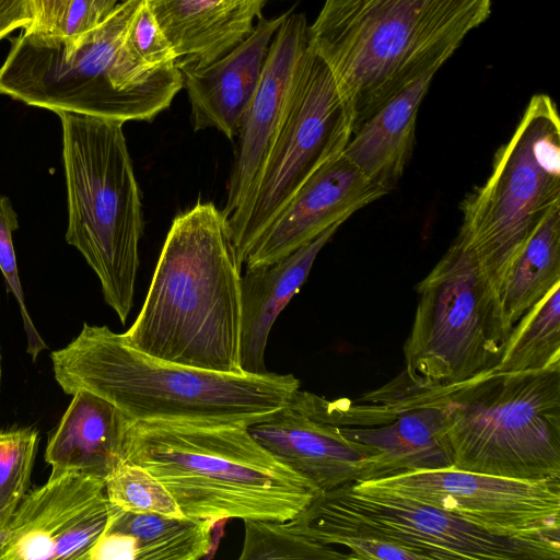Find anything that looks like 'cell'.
I'll list each match as a JSON object with an SVG mask.
<instances>
[{"label":"cell","mask_w":560,"mask_h":560,"mask_svg":"<svg viewBox=\"0 0 560 560\" xmlns=\"http://www.w3.org/2000/svg\"><path fill=\"white\" fill-rule=\"evenodd\" d=\"M452 401L455 468L515 479L560 477V364L487 372L455 384Z\"/></svg>","instance_id":"obj_8"},{"label":"cell","mask_w":560,"mask_h":560,"mask_svg":"<svg viewBox=\"0 0 560 560\" xmlns=\"http://www.w3.org/2000/svg\"><path fill=\"white\" fill-rule=\"evenodd\" d=\"M0 383H1V354H0Z\"/></svg>","instance_id":"obj_36"},{"label":"cell","mask_w":560,"mask_h":560,"mask_svg":"<svg viewBox=\"0 0 560 560\" xmlns=\"http://www.w3.org/2000/svg\"><path fill=\"white\" fill-rule=\"evenodd\" d=\"M38 445L32 428H0V513L15 511L25 495Z\"/></svg>","instance_id":"obj_28"},{"label":"cell","mask_w":560,"mask_h":560,"mask_svg":"<svg viewBox=\"0 0 560 560\" xmlns=\"http://www.w3.org/2000/svg\"><path fill=\"white\" fill-rule=\"evenodd\" d=\"M352 121L328 65L308 46L289 103L254 186L226 218L237 261L279 211L318 168L340 155Z\"/></svg>","instance_id":"obj_11"},{"label":"cell","mask_w":560,"mask_h":560,"mask_svg":"<svg viewBox=\"0 0 560 560\" xmlns=\"http://www.w3.org/2000/svg\"><path fill=\"white\" fill-rule=\"evenodd\" d=\"M13 513L14 511H5L0 513V551L5 544L9 533V525Z\"/></svg>","instance_id":"obj_35"},{"label":"cell","mask_w":560,"mask_h":560,"mask_svg":"<svg viewBox=\"0 0 560 560\" xmlns=\"http://www.w3.org/2000/svg\"><path fill=\"white\" fill-rule=\"evenodd\" d=\"M248 427L231 421L132 422L125 460L158 478L187 517L288 522L323 491L266 450Z\"/></svg>","instance_id":"obj_2"},{"label":"cell","mask_w":560,"mask_h":560,"mask_svg":"<svg viewBox=\"0 0 560 560\" xmlns=\"http://www.w3.org/2000/svg\"><path fill=\"white\" fill-rule=\"evenodd\" d=\"M268 0H147L182 70L209 65L254 30Z\"/></svg>","instance_id":"obj_19"},{"label":"cell","mask_w":560,"mask_h":560,"mask_svg":"<svg viewBox=\"0 0 560 560\" xmlns=\"http://www.w3.org/2000/svg\"><path fill=\"white\" fill-rule=\"evenodd\" d=\"M18 229V214L14 211L10 199L0 195V270L4 277L8 292H11L18 301L28 339L27 351L35 360L37 354L46 348V345L35 329L24 302V293L19 277L16 257L12 241V234Z\"/></svg>","instance_id":"obj_30"},{"label":"cell","mask_w":560,"mask_h":560,"mask_svg":"<svg viewBox=\"0 0 560 560\" xmlns=\"http://www.w3.org/2000/svg\"><path fill=\"white\" fill-rule=\"evenodd\" d=\"M126 45L132 55L147 66L175 63V55L153 16L147 0L135 12L126 33Z\"/></svg>","instance_id":"obj_31"},{"label":"cell","mask_w":560,"mask_h":560,"mask_svg":"<svg viewBox=\"0 0 560 560\" xmlns=\"http://www.w3.org/2000/svg\"><path fill=\"white\" fill-rule=\"evenodd\" d=\"M118 0H72L66 34L80 35L100 23L117 4Z\"/></svg>","instance_id":"obj_32"},{"label":"cell","mask_w":560,"mask_h":560,"mask_svg":"<svg viewBox=\"0 0 560 560\" xmlns=\"http://www.w3.org/2000/svg\"><path fill=\"white\" fill-rule=\"evenodd\" d=\"M342 223H336L290 254L268 264L246 266L241 275L240 365L267 373L265 351L272 325L300 291L322 248Z\"/></svg>","instance_id":"obj_20"},{"label":"cell","mask_w":560,"mask_h":560,"mask_svg":"<svg viewBox=\"0 0 560 560\" xmlns=\"http://www.w3.org/2000/svg\"><path fill=\"white\" fill-rule=\"evenodd\" d=\"M307 21L288 12L278 27L258 83L237 135L223 214L228 218L245 199L267 160L283 119L302 56L307 47Z\"/></svg>","instance_id":"obj_15"},{"label":"cell","mask_w":560,"mask_h":560,"mask_svg":"<svg viewBox=\"0 0 560 560\" xmlns=\"http://www.w3.org/2000/svg\"><path fill=\"white\" fill-rule=\"evenodd\" d=\"M292 530L324 545L342 546L349 551L350 559L422 560L421 557L412 550L387 539L374 537L351 528L322 526Z\"/></svg>","instance_id":"obj_29"},{"label":"cell","mask_w":560,"mask_h":560,"mask_svg":"<svg viewBox=\"0 0 560 560\" xmlns=\"http://www.w3.org/2000/svg\"><path fill=\"white\" fill-rule=\"evenodd\" d=\"M492 0H325L308 46L328 65L352 133L491 13Z\"/></svg>","instance_id":"obj_3"},{"label":"cell","mask_w":560,"mask_h":560,"mask_svg":"<svg viewBox=\"0 0 560 560\" xmlns=\"http://www.w3.org/2000/svg\"><path fill=\"white\" fill-rule=\"evenodd\" d=\"M560 205V118L535 94L487 180L460 203L456 238L475 256L500 304L508 272L545 214Z\"/></svg>","instance_id":"obj_7"},{"label":"cell","mask_w":560,"mask_h":560,"mask_svg":"<svg viewBox=\"0 0 560 560\" xmlns=\"http://www.w3.org/2000/svg\"><path fill=\"white\" fill-rule=\"evenodd\" d=\"M438 71L428 70L384 103L353 131L342 152L387 191L398 183L412 156L417 115Z\"/></svg>","instance_id":"obj_22"},{"label":"cell","mask_w":560,"mask_h":560,"mask_svg":"<svg viewBox=\"0 0 560 560\" xmlns=\"http://www.w3.org/2000/svg\"><path fill=\"white\" fill-rule=\"evenodd\" d=\"M295 392L279 410L249 425L252 435L320 491L361 481L372 454L315 416Z\"/></svg>","instance_id":"obj_17"},{"label":"cell","mask_w":560,"mask_h":560,"mask_svg":"<svg viewBox=\"0 0 560 560\" xmlns=\"http://www.w3.org/2000/svg\"><path fill=\"white\" fill-rule=\"evenodd\" d=\"M240 331L241 265L226 218L198 201L174 218L141 311L121 336L163 361L245 373Z\"/></svg>","instance_id":"obj_1"},{"label":"cell","mask_w":560,"mask_h":560,"mask_svg":"<svg viewBox=\"0 0 560 560\" xmlns=\"http://www.w3.org/2000/svg\"><path fill=\"white\" fill-rule=\"evenodd\" d=\"M132 422L107 399L78 390L48 440L45 459L52 472L73 471L105 480L125 462Z\"/></svg>","instance_id":"obj_21"},{"label":"cell","mask_w":560,"mask_h":560,"mask_svg":"<svg viewBox=\"0 0 560 560\" xmlns=\"http://www.w3.org/2000/svg\"><path fill=\"white\" fill-rule=\"evenodd\" d=\"M143 0H124L77 37L23 30L0 67V94L54 113L151 121L183 88L175 65L147 66L126 45Z\"/></svg>","instance_id":"obj_5"},{"label":"cell","mask_w":560,"mask_h":560,"mask_svg":"<svg viewBox=\"0 0 560 560\" xmlns=\"http://www.w3.org/2000/svg\"><path fill=\"white\" fill-rule=\"evenodd\" d=\"M365 482L489 529L513 535L560 532V477L515 479L452 467Z\"/></svg>","instance_id":"obj_13"},{"label":"cell","mask_w":560,"mask_h":560,"mask_svg":"<svg viewBox=\"0 0 560 560\" xmlns=\"http://www.w3.org/2000/svg\"><path fill=\"white\" fill-rule=\"evenodd\" d=\"M557 283H560V205L541 219L505 278L500 307L509 335Z\"/></svg>","instance_id":"obj_24"},{"label":"cell","mask_w":560,"mask_h":560,"mask_svg":"<svg viewBox=\"0 0 560 560\" xmlns=\"http://www.w3.org/2000/svg\"><path fill=\"white\" fill-rule=\"evenodd\" d=\"M416 289L418 304L402 347L408 375L452 385L493 371L509 332L475 256L455 238Z\"/></svg>","instance_id":"obj_9"},{"label":"cell","mask_w":560,"mask_h":560,"mask_svg":"<svg viewBox=\"0 0 560 560\" xmlns=\"http://www.w3.org/2000/svg\"><path fill=\"white\" fill-rule=\"evenodd\" d=\"M33 21V0H0V40L18 28H30Z\"/></svg>","instance_id":"obj_34"},{"label":"cell","mask_w":560,"mask_h":560,"mask_svg":"<svg viewBox=\"0 0 560 560\" xmlns=\"http://www.w3.org/2000/svg\"><path fill=\"white\" fill-rule=\"evenodd\" d=\"M454 387L415 380L402 370L354 400H329L300 388L295 394L315 416L372 454L361 479L366 481L454 467L448 442Z\"/></svg>","instance_id":"obj_12"},{"label":"cell","mask_w":560,"mask_h":560,"mask_svg":"<svg viewBox=\"0 0 560 560\" xmlns=\"http://www.w3.org/2000/svg\"><path fill=\"white\" fill-rule=\"evenodd\" d=\"M292 529L337 526L387 539L429 559L559 560L560 532L513 535L482 527L365 481L323 491Z\"/></svg>","instance_id":"obj_10"},{"label":"cell","mask_w":560,"mask_h":560,"mask_svg":"<svg viewBox=\"0 0 560 560\" xmlns=\"http://www.w3.org/2000/svg\"><path fill=\"white\" fill-rule=\"evenodd\" d=\"M560 364V283L512 328L494 371H542Z\"/></svg>","instance_id":"obj_25"},{"label":"cell","mask_w":560,"mask_h":560,"mask_svg":"<svg viewBox=\"0 0 560 560\" xmlns=\"http://www.w3.org/2000/svg\"><path fill=\"white\" fill-rule=\"evenodd\" d=\"M105 491L113 505L127 512L185 517L163 483L135 463L118 465L105 479Z\"/></svg>","instance_id":"obj_27"},{"label":"cell","mask_w":560,"mask_h":560,"mask_svg":"<svg viewBox=\"0 0 560 560\" xmlns=\"http://www.w3.org/2000/svg\"><path fill=\"white\" fill-rule=\"evenodd\" d=\"M66 394L84 389L137 421L260 422L300 388L293 374L225 373L163 361L129 346L107 326L84 323L50 354Z\"/></svg>","instance_id":"obj_4"},{"label":"cell","mask_w":560,"mask_h":560,"mask_svg":"<svg viewBox=\"0 0 560 560\" xmlns=\"http://www.w3.org/2000/svg\"><path fill=\"white\" fill-rule=\"evenodd\" d=\"M245 537L240 560L262 559H350L337 551L289 528L285 522L243 520Z\"/></svg>","instance_id":"obj_26"},{"label":"cell","mask_w":560,"mask_h":560,"mask_svg":"<svg viewBox=\"0 0 560 560\" xmlns=\"http://www.w3.org/2000/svg\"><path fill=\"white\" fill-rule=\"evenodd\" d=\"M72 0H33L34 21L30 28L48 36H63Z\"/></svg>","instance_id":"obj_33"},{"label":"cell","mask_w":560,"mask_h":560,"mask_svg":"<svg viewBox=\"0 0 560 560\" xmlns=\"http://www.w3.org/2000/svg\"><path fill=\"white\" fill-rule=\"evenodd\" d=\"M110 511L105 480L51 471L47 482L25 493L16 506L0 560H86Z\"/></svg>","instance_id":"obj_14"},{"label":"cell","mask_w":560,"mask_h":560,"mask_svg":"<svg viewBox=\"0 0 560 560\" xmlns=\"http://www.w3.org/2000/svg\"><path fill=\"white\" fill-rule=\"evenodd\" d=\"M57 115L68 200L66 241L94 270L105 302L125 324L133 304L144 226L125 122L69 112Z\"/></svg>","instance_id":"obj_6"},{"label":"cell","mask_w":560,"mask_h":560,"mask_svg":"<svg viewBox=\"0 0 560 560\" xmlns=\"http://www.w3.org/2000/svg\"><path fill=\"white\" fill-rule=\"evenodd\" d=\"M210 520L131 513L112 504L105 530L86 560H198L212 549Z\"/></svg>","instance_id":"obj_23"},{"label":"cell","mask_w":560,"mask_h":560,"mask_svg":"<svg viewBox=\"0 0 560 560\" xmlns=\"http://www.w3.org/2000/svg\"><path fill=\"white\" fill-rule=\"evenodd\" d=\"M386 194L341 153L299 188L254 242L244 264L272 262Z\"/></svg>","instance_id":"obj_16"},{"label":"cell","mask_w":560,"mask_h":560,"mask_svg":"<svg viewBox=\"0 0 560 560\" xmlns=\"http://www.w3.org/2000/svg\"><path fill=\"white\" fill-rule=\"evenodd\" d=\"M287 14L260 16L252 33L228 54L203 67L182 70L195 131L214 128L230 140L237 137L271 40Z\"/></svg>","instance_id":"obj_18"}]
</instances>
